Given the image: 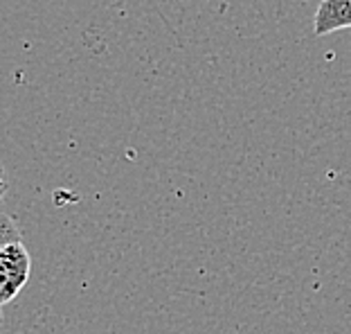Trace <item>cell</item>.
<instances>
[{
	"mask_svg": "<svg viewBox=\"0 0 351 334\" xmlns=\"http://www.w3.org/2000/svg\"><path fill=\"white\" fill-rule=\"evenodd\" d=\"M351 27V0H322L313 16V34L326 36L331 32Z\"/></svg>",
	"mask_w": 351,
	"mask_h": 334,
	"instance_id": "cell-2",
	"label": "cell"
},
{
	"mask_svg": "<svg viewBox=\"0 0 351 334\" xmlns=\"http://www.w3.org/2000/svg\"><path fill=\"white\" fill-rule=\"evenodd\" d=\"M32 271V256L23 242L0 249V303L7 305L25 287Z\"/></svg>",
	"mask_w": 351,
	"mask_h": 334,
	"instance_id": "cell-1",
	"label": "cell"
},
{
	"mask_svg": "<svg viewBox=\"0 0 351 334\" xmlns=\"http://www.w3.org/2000/svg\"><path fill=\"white\" fill-rule=\"evenodd\" d=\"M0 240H3V246L21 242V230L14 224V219L10 217V214H5L3 217V233H0Z\"/></svg>",
	"mask_w": 351,
	"mask_h": 334,
	"instance_id": "cell-3",
	"label": "cell"
}]
</instances>
